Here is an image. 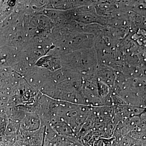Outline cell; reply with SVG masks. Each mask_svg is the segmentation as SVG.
<instances>
[{
  "label": "cell",
  "mask_w": 146,
  "mask_h": 146,
  "mask_svg": "<svg viewBox=\"0 0 146 146\" xmlns=\"http://www.w3.org/2000/svg\"><path fill=\"white\" fill-rule=\"evenodd\" d=\"M1 143H0V146H1Z\"/></svg>",
  "instance_id": "1"
}]
</instances>
